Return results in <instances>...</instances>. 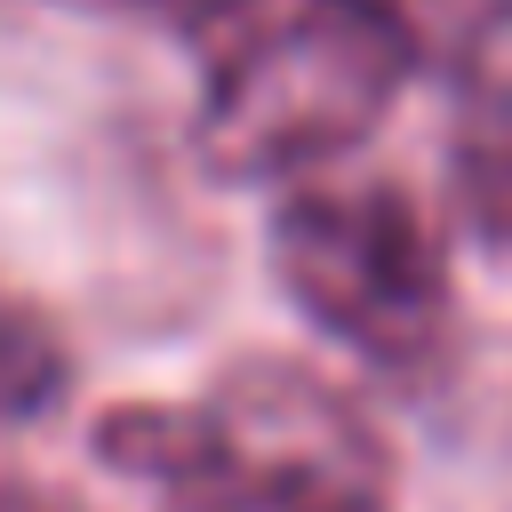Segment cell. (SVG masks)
Masks as SVG:
<instances>
[{"label": "cell", "instance_id": "cell-5", "mask_svg": "<svg viewBox=\"0 0 512 512\" xmlns=\"http://www.w3.org/2000/svg\"><path fill=\"white\" fill-rule=\"evenodd\" d=\"M448 192H456V216L512 256V96H488L464 112L448 144Z\"/></svg>", "mask_w": 512, "mask_h": 512}, {"label": "cell", "instance_id": "cell-7", "mask_svg": "<svg viewBox=\"0 0 512 512\" xmlns=\"http://www.w3.org/2000/svg\"><path fill=\"white\" fill-rule=\"evenodd\" d=\"M72 8H112V16L168 24V32H208V24H224L240 0H72Z\"/></svg>", "mask_w": 512, "mask_h": 512}, {"label": "cell", "instance_id": "cell-3", "mask_svg": "<svg viewBox=\"0 0 512 512\" xmlns=\"http://www.w3.org/2000/svg\"><path fill=\"white\" fill-rule=\"evenodd\" d=\"M272 280L368 368L424 376L448 352V256L416 192H400L392 176L288 192L272 208Z\"/></svg>", "mask_w": 512, "mask_h": 512}, {"label": "cell", "instance_id": "cell-1", "mask_svg": "<svg viewBox=\"0 0 512 512\" xmlns=\"http://www.w3.org/2000/svg\"><path fill=\"white\" fill-rule=\"evenodd\" d=\"M96 456L168 512H392L384 432L304 360H232L192 400L104 408Z\"/></svg>", "mask_w": 512, "mask_h": 512}, {"label": "cell", "instance_id": "cell-2", "mask_svg": "<svg viewBox=\"0 0 512 512\" xmlns=\"http://www.w3.org/2000/svg\"><path fill=\"white\" fill-rule=\"evenodd\" d=\"M408 56L344 0H296L224 48L200 96V160L232 184H280L352 152L400 96Z\"/></svg>", "mask_w": 512, "mask_h": 512}, {"label": "cell", "instance_id": "cell-6", "mask_svg": "<svg viewBox=\"0 0 512 512\" xmlns=\"http://www.w3.org/2000/svg\"><path fill=\"white\" fill-rule=\"evenodd\" d=\"M72 384V352L64 336L40 320V304H24L16 288H0V424H32L64 400Z\"/></svg>", "mask_w": 512, "mask_h": 512}, {"label": "cell", "instance_id": "cell-8", "mask_svg": "<svg viewBox=\"0 0 512 512\" xmlns=\"http://www.w3.org/2000/svg\"><path fill=\"white\" fill-rule=\"evenodd\" d=\"M0 512H72V504L48 496V488H16V480H0Z\"/></svg>", "mask_w": 512, "mask_h": 512}, {"label": "cell", "instance_id": "cell-4", "mask_svg": "<svg viewBox=\"0 0 512 512\" xmlns=\"http://www.w3.org/2000/svg\"><path fill=\"white\" fill-rule=\"evenodd\" d=\"M344 8L368 16V24L408 56V72L480 64V56L512 32V0H344Z\"/></svg>", "mask_w": 512, "mask_h": 512}]
</instances>
